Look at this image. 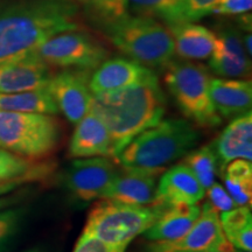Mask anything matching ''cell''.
Instances as JSON below:
<instances>
[{
	"label": "cell",
	"mask_w": 252,
	"mask_h": 252,
	"mask_svg": "<svg viewBox=\"0 0 252 252\" xmlns=\"http://www.w3.org/2000/svg\"><path fill=\"white\" fill-rule=\"evenodd\" d=\"M72 0H19L0 4V63L35 50L50 37L80 28Z\"/></svg>",
	"instance_id": "6da1fadb"
},
{
	"label": "cell",
	"mask_w": 252,
	"mask_h": 252,
	"mask_svg": "<svg viewBox=\"0 0 252 252\" xmlns=\"http://www.w3.org/2000/svg\"><path fill=\"white\" fill-rule=\"evenodd\" d=\"M90 110L108 127L113 159L137 135L162 121L166 99L156 77L122 90L94 94Z\"/></svg>",
	"instance_id": "7a4b0ae2"
},
{
	"label": "cell",
	"mask_w": 252,
	"mask_h": 252,
	"mask_svg": "<svg viewBox=\"0 0 252 252\" xmlns=\"http://www.w3.org/2000/svg\"><path fill=\"white\" fill-rule=\"evenodd\" d=\"M198 141L200 133L190 122L165 119L132 139L113 161L122 169L161 175L167 166L187 156Z\"/></svg>",
	"instance_id": "3957f363"
},
{
	"label": "cell",
	"mask_w": 252,
	"mask_h": 252,
	"mask_svg": "<svg viewBox=\"0 0 252 252\" xmlns=\"http://www.w3.org/2000/svg\"><path fill=\"white\" fill-rule=\"evenodd\" d=\"M103 28L116 48L145 67L161 69L173 61L172 34L159 20L127 14Z\"/></svg>",
	"instance_id": "277c9868"
},
{
	"label": "cell",
	"mask_w": 252,
	"mask_h": 252,
	"mask_svg": "<svg viewBox=\"0 0 252 252\" xmlns=\"http://www.w3.org/2000/svg\"><path fill=\"white\" fill-rule=\"evenodd\" d=\"M166 208L162 204L139 206L102 198L88 214L81 235L126 249L137 236L143 235L152 226Z\"/></svg>",
	"instance_id": "5b68a950"
},
{
	"label": "cell",
	"mask_w": 252,
	"mask_h": 252,
	"mask_svg": "<svg viewBox=\"0 0 252 252\" xmlns=\"http://www.w3.org/2000/svg\"><path fill=\"white\" fill-rule=\"evenodd\" d=\"M62 128L54 115L0 110V147L31 160H42L59 149Z\"/></svg>",
	"instance_id": "8992f818"
},
{
	"label": "cell",
	"mask_w": 252,
	"mask_h": 252,
	"mask_svg": "<svg viewBox=\"0 0 252 252\" xmlns=\"http://www.w3.org/2000/svg\"><path fill=\"white\" fill-rule=\"evenodd\" d=\"M163 80L188 121L203 128H216L222 124L210 96L212 77L206 68L189 61H172L166 67Z\"/></svg>",
	"instance_id": "52a82bcc"
},
{
	"label": "cell",
	"mask_w": 252,
	"mask_h": 252,
	"mask_svg": "<svg viewBox=\"0 0 252 252\" xmlns=\"http://www.w3.org/2000/svg\"><path fill=\"white\" fill-rule=\"evenodd\" d=\"M49 67L94 70L108 60L109 50L84 32L68 31L50 37L35 49Z\"/></svg>",
	"instance_id": "ba28073f"
},
{
	"label": "cell",
	"mask_w": 252,
	"mask_h": 252,
	"mask_svg": "<svg viewBox=\"0 0 252 252\" xmlns=\"http://www.w3.org/2000/svg\"><path fill=\"white\" fill-rule=\"evenodd\" d=\"M220 222V213L209 202L201 207V214L184 236L174 241L150 242L144 252H232Z\"/></svg>",
	"instance_id": "9c48e42d"
},
{
	"label": "cell",
	"mask_w": 252,
	"mask_h": 252,
	"mask_svg": "<svg viewBox=\"0 0 252 252\" xmlns=\"http://www.w3.org/2000/svg\"><path fill=\"white\" fill-rule=\"evenodd\" d=\"M118 172L119 167L112 158H78L65 169L63 184L72 197L88 203L103 198Z\"/></svg>",
	"instance_id": "30bf717a"
},
{
	"label": "cell",
	"mask_w": 252,
	"mask_h": 252,
	"mask_svg": "<svg viewBox=\"0 0 252 252\" xmlns=\"http://www.w3.org/2000/svg\"><path fill=\"white\" fill-rule=\"evenodd\" d=\"M89 80L90 71L64 69L53 75L47 86L59 112H62L71 124L76 125L90 111L94 94L90 91Z\"/></svg>",
	"instance_id": "8fae6325"
},
{
	"label": "cell",
	"mask_w": 252,
	"mask_h": 252,
	"mask_svg": "<svg viewBox=\"0 0 252 252\" xmlns=\"http://www.w3.org/2000/svg\"><path fill=\"white\" fill-rule=\"evenodd\" d=\"M52 71L35 50L0 63V93L17 94L47 88Z\"/></svg>",
	"instance_id": "7c38bea8"
},
{
	"label": "cell",
	"mask_w": 252,
	"mask_h": 252,
	"mask_svg": "<svg viewBox=\"0 0 252 252\" xmlns=\"http://www.w3.org/2000/svg\"><path fill=\"white\" fill-rule=\"evenodd\" d=\"M251 56L243 45V37L234 27H223L215 34V45L209 67L220 77L245 78L251 74Z\"/></svg>",
	"instance_id": "4fadbf2b"
},
{
	"label": "cell",
	"mask_w": 252,
	"mask_h": 252,
	"mask_svg": "<svg viewBox=\"0 0 252 252\" xmlns=\"http://www.w3.org/2000/svg\"><path fill=\"white\" fill-rule=\"evenodd\" d=\"M157 75L152 69L131 59L105 60L90 75L89 88L93 94L112 93L153 80Z\"/></svg>",
	"instance_id": "5bb4252c"
},
{
	"label": "cell",
	"mask_w": 252,
	"mask_h": 252,
	"mask_svg": "<svg viewBox=\"0 0 252 252\" xmlns=\"http://www.w3.org/2000/svg\"><path fill=\"white\" fill-rule=\"evenodd\" d=\"M204 196L206 189L198 182L193 172L182 162L169 167L160 176L153 203L167 207L198 204Z\"/></svg>",
	"instance_id": "9a60e30c"
},
{
	"label": "cell",
	"mask_w": 252,
	"mask_h": 252,
	"mask_svg": "<svg viewBox=\"0 0 252 252\" xmlns=\"http://www.w3.org/2000/svg\"><path fill=\"white\" fill-rule=\"evenodd\" d=\"M68 156L78 158H112V143L110 132L104 122L90 111L76 124L69 144Z\"/></svg>",
	"instance_id": "2e32d148"
},
{
	"label": "cell",
	"mask_w": 252,
	"mask_h": 252,
	"mask_svg": "<svg viewBox=\"0 0 252 252\" xmlns=\"http://www.w3.org/2000/svg\"><path fill=\"white\" fill-rule=\"evenodd\" d=\"M215 150L220 162V173L224 167L236 159L252 160V115L251 111L245 115L231 119L219 138L214 141Z\"/></svg>",
	"instance_id": "e0dca14e"
},
{
	"label": "cell",
	"mask_w": 252,
	"mask_h": 252,
	"mask_svg": "<svg viewBox=\"0 0 252 252\" xmlns=\"http://www.w3.org/2000/svg\"><path fill=\"white\" fill-rule=\"evenodd\" d=\"M159 174L139 171H127L119 168L103 198H110L119 202L147 206L156 198Z\"/></svg>",
	"instance_id": "ac0fdd59"
},
{
	"label": "cell",
	"mask_w": 252,
	"mask_h": 252,
	"mask_svg": "<svg viewBox=\"0 0 252 252\" xmlns=\"http://www.w3.org/2000/svg\"><path fill=\"white\" fill-rule=\"evenodd\" d=\"M210 96L220 117L226 121L251 111V81L241 78H212Z\"/></svg>",
	"instance_id": "d6986e66"
},
{
	"label": "cell",
	"mask_w": 252,
	"mask_h": 252,
	"mask_svg": "<svg viewBox=\"0 0 252 252\" xmlns=\"http://www.w3.org/2000/svg\"><path fill=\"white\" fill-rule=\"evenodd\" d=\"M200 214L201 206L198 204L169 206L143 235L149 242L174 241L194 225Z\"/></svg>",
	"instance_id": "ffe728a7"
},
{
	"label": "cell",
	"mask_w": 252,
	"mask_h": 252,
	"mask_svg": "<svg viewBox=\"0 0 252 252\" xmlns=\"http://www.w3.org/2000/svg\"><path fill=\"white\" fill-rule=\"evenodd\" d=\"M168 30L174 42V53L181 59L200 61L210 58L215 45L214 32L191 21L174 25Z\"/></svg>",
	"instance_id": "44dd1931"
},
{
	"label": "cell",
	"mask_w": 252,
	"mask_h": 252,
	"mask_svg": "<svg viewBox=\"0 0 252 252\" xmlns=\"http://www.w3.org/2000/svg\"><path fill=\"white\" fill-rule=\"evenodd\" d=\"M55 169L54 162L31 160L0 147V182L42 180Z\"/></svg>",
	"instance_id": "7402d4cb"
},
{
	"label": "cell",
	"mask_w": 252,
	"mask_h": 252,
	"mask_svg": "<svg viewBox=\"0 0 252 252\" xmlns=\"http://www.w3.org/2000/svg\"><path fill=\"white\" fill-rule=\"evenodd\" d=\"M126 4L134 14L160 20L167 27L190 23L187 0H126Z\"/></svg>",
	"instance_id": "603a6c76"
},
{
	"label": "cell",
	"mask_w": 252,
	"mask_h": 252,
	"mask_svg": "<svg viewBox=\"0 0 252 252\" xmlns=\"http://www.w3.org/2000/svg\"><path fill=\"white\" fill-rule=\"evenodd\" d=\"M225 237L235 249L252 250V215L251 208L238 206L220 215Z\"/></svg>",
	"instance_id": "cb8c5ba5"
},
{
	"label": "cell",
	"mask_w": 252,
	"mask_h": 252,
	"mask_svg": "<svg viewBox=\"0 0 252 252\" xmlns=\"http://www.w3.org/2000/svg\"><path fill=\"white\" fill-rule=\"evenodd\" d=\"M0 110L58 115L59 109L47 88L26 93H0Z\"/></svg>",
	"instance_id": "d4e9b609"
},
{
	"label": "cell",
	"mask_w": 252,
	"mask_h": 252,
	"mask_svg": "<svg viewBox=\"0 0 252 252\" xmlns=\"http://www.w3.org/2000/svg\"><path fill=\"white\" fill-rule=\"evenodd\" d=\"M224 188L237 206L250 207L252 202V163L244 159L229 162L222 172Z\"/></svg>",
	"instance_id": "484cf974"
},
{
	"label": "cell",
	"mask_w": 252,
	"mask_h": 252,
	"mask_svg": "<svg viewBox=\"0 0 252 252\" xmlns=\"http://www.w3.org/2000/svg\"><path fill=\"white\" fill-rule=\"evenodd\" d=\"M184 163L193 172L206 190L215 184L219 172L220 173V162L213 144L191 150L187 156L184 157Z\"/></svg>",
	"instance_id": "4316f807"
},
{
	"label": "cell",
	"mask_w": 252,
	"mask_h": 252,
	"mask_svg": "<svg viewBox=\"0 0 252 252\" xmlns=\"http://www.w3.org/2000/svg\"><path fill=\"white\" fill-rule=\"evenodd\" d=\"M82 6L91 18L96 19L102 27L118 21L127 15L126 0H72Z\"/></svg>",
	"instance_id": "83f0119b"
},
{
	"label": "cell",
	"mask_w": 252,
	"mask_h": 252,
	"mask_svg": "<svg viewBox=\"0 0 252 252\" xmlns=\"http://www.w3.org/2000/svg\"><path fill=\"white\" fill-rule=\"evenodd\" d=\"M26 215L24 208H8L0 210V252H5L21 228V222Z\"/></svg>",
	"instance_id": "f1b7e54d"
},
{
	"label": "cell",
	"mask_w": 252,
	"mask_h": 252,
	"mask_svg": "<svg viewBox=\"0 0 252 252\" xmlns=\"http://www.w3.org/2000/svg\"><path fill=\"white\" fill-rule=\"evenodd\" d=\"M206 195L208 196V202L215 208L217 212H228V210L234 209V208L238 207L230 196L228 190L223 187L222 185L213 184L209 188L206 190Z\"/></svg>",
	"instance_id": "f546056e"
},
{
	"label": "cell",
	"mask_w": 252,
	"mask_h": 252,
	"mask_svg": "<svg viewBox=\"0 0 252 252\" xmlns=\"http://www.w3.org/2000/svg\"><path fill=\"white\" fill-rule=\"evenodd\" d=\"M126 249L112 247L99 239L81 235L72 252H125Z\"/></svg>",
	"instance_id": "4dcf8cb0"
},
{
	"label": "cell",
	"mask_w": 252,
	"mask_h": 252,
	"mask_svg": "<svg viewBox=\"0 0 252 252\" xmlns=\"http://www.w3.org/2000/svg\"><path fill=\"white\" fill-rule=\"evenodd\" d=\"M252 0H220L213 9V14L241 15L251 11Z\"/></svg>",
	"instance_id": "1f68e13d"
},
{
	"label": "cell",
	"mask_w": 252,
	"mask_h": 252,
	"mask_svg": "<svg viewBox=\"0 0 252 252\" xmlns=\"http://www.w3.org/2000/svg\"><path fill=\"white\" fill-rule=\"evenodd\" d=\"M220 0H187L189 20L196 21L198 19L212 14Z\"/></svg>",
	"instance_id": "d6a6232c"
},
{
	"label": "cell",
	"mask_w": 252,
	"mask_h": 252,
	"mask_svg": "<svg viewBox=\"0 0 252 252\" xmlns=\"http://www.w3.org/2000/svg\"><path fill=\"white\" fill-rule=\"evenodd\" d=\"M25 184H27V182H25L23 180L0 182V196L11 193V191H13L15 188H18L19 186H23Z\"/></svg>",
	"instance_id": "836d02e7"
},
{
	"label": "cell",
	"mask_w": 252,
	"mask_h": 252,
	"mask_svg": "<svg viewBox=\"0 0 252 252\" xmlns=\"http://www.w3.org/2000/svg\"><path fill=\"white\" fill-rule=\"evenodd\" d=\"M25 252H43V251L40 250V249H31V250H27Z\"/></svg>",
	"instance_id": "e575fe53"
},
{
	"label": "cell",
	"mask_w": 252,
	"mask_h": 252,
	"mask_svg": "<svg viewBox=\"0 0 252 252\" xmlns=\"http://www.w3.org/2000/svg\"><path fill=\"white\" fill-rule=\"evenodd\" d=\"M232 252H249V251H243V250H239V249H234Z\"/></svg>",
	"instance_id": "d590c367"
}]
</instances>
